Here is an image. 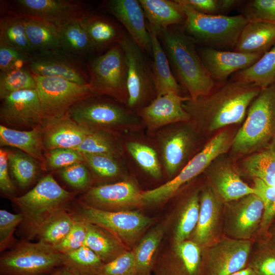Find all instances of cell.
<instances>
[{
  "mask_svg": "<svg viewBox=\"0 0 275 275\" xmlns=\"http://www.w3.org/2000/svg\"><path fill=\"white\" fill-rule=\"evenodd\" d=\"M230 275H257V274L250 267L247 266Z\"/></svg>",
  "mask_w": 275,
  "mask_h": 275,
  "instance_id": "cell-59",
  "label": "cell"
},
{
  "mask_svg": "<svg viewBox=\"0 0 275 275\" xmlns=\"http://www.w3.org/2000/svg\"><path fill=\"white\" fill-rule=\"evenodd\" d=\"M189 98L175 93L157 96L138 111L137 115L150 131L174 124L187 122L190 118L183 104Z\"/></svg>",
  "mask_w": 275,
  "mask_h": 275,
  "instance_id": "cell-21",
  "label": "cell"
},
{
  "mask_svg": "<svg viewBox=\"0 0 275 275\" xmlns=\"http://www.w3.org/2000/svg\"><path fill=\"white\" fill-rule=\"evenodd\" d=\"M33 75L41 106L43 124L64 117L75 104L94 95L89 84L80 85L58 77Z\"/></svg>",
  "mask_w": 275,
  "mask_h": 275,
  "instance_id": "cell-11",
  "label": "cell"
},
{
  "mask_svg": "<svg viewBox=\"0 0 275 275\" xmlns=\"http://www.w3.org/2000/svg\"><path fill=\"white\" fill-rule=\"evenodd\" d=\"M23 221L21 213H12L4 209L0 210V250L2 252L14 242V233Z\"/></svg>",
  "mask_w": 275,
  "mask_h": 275,
  "instance_id": "cell-51",
  "label": "cell"
},
{
  "mask_svg": "<svg viewBox=\"0 0 275 275\" xmlns=\"http://www.w3.org/2000/svg\"><path fill=\"white\" fill-rule=\"evenodd\" d=\"M77 193L62 187L51 174L42 177L30 191L11 198L23 216L22 230L29 240L51 215L69 206Z\"/></svg>",
  "mask_w": 275,
  "mask_h": 275,
  "instance_id": "cell-4",
  "label": "cell"
},
{
  "mask_svg": "<svg viewBox=\"0 0 275 275\" xmlns=\"http://www.w3.org/2000/svg\"><path fill=\"white\" fill-rule=\"evenodd\" d=\"M30 55L0 42V70L7 71L27 67Z\"/></svg>",
  "mask_w": 275,
  "mask_h": 275,
  "instance_id": "cell-54",
  "label": "cell"
},
{
  "mask_svg": "<svg viewBox=\"0 0 275 275\" xmlns=\"http://www.w3.org/2000/svg\"><path fill=\"white\" fill-rule=\"evenodd\" d=\"M82 18L70 21L59 28L61 49L79 58L96 51L86 32Z\"/></svg>",
  "mask_w": 275,
  "mask_h": 275,
  "instance_id": "cell-35",
  "label": "cell"
},
{
  "mask_svg": "<svg viewBox=\"0 0 275 275\" xmlns=\"http://www.w3.org/2000/svg\"><path fill=\"white\" fill-rule=\"evenodd\" d=\"M230 80L253 84L261 89L275 84V44L254 64L233 73Z\"/></svg>",
  "mask_w": 275,
  "mask_h": 275,
  "instance_id": "cell-33",
  "label": "cell"
},
{
  "mask_svg": "<svg viewBox=\"0 0 275 275\" xmlns=\"http://www.w3.org/2000/svg\"><path fill=\"white\" fill-rule=\"evenodd\" d=\"M91 131L77 124L68 113L61 118L43 124L44 148L46 151L56 148L77 149Z\"/></svg>",
  "mask_w": 275,
  "mask_h": 275,
  "instance_id": "cell-25",
  "label": "cell"
},
{
  "mask_svg": "<svg viewBox=\"0 0 275 275\" xmlns=\"http://www.w3.org/2000/svg\"><path fill=\"white\" fill-rule=\"evenodd\" d=\"M36 82L32 73L27 68L0 71V98L19 91L35 90Z\"/></svg>",
  "mask_w": 275,
  "mask_h": 275,
  "instance_id": "cell-43",
  "label": "cell"
},
{
  "mask_svg": "<svg viewBox=\"0 0 275 275\" xmlns=\"http://www.w3.org/2000/svg\"><path fill=\"white\" fill-rule=\"evenodd\" d=\"M79 201L109 211L131 210L145 205L142 191L133 180L129 179L91 187Z\"/></svg>",
  "mask_w": 275,
  "mask_h": 275,
  "instance_id": "cell-17",
  "label": "cell"
},
{
  "mask_svg": "<svg viewBox=\"0 0 275 275\" xmlns=\"http://www.w3.org/2000/svg\"><path fill=\"white\" fill-rule=\"evenodd\" d=\"M235 133L231 129L227 128L219 131L173 178L157 187L142 191V197L145 205L158 204L168 200L173 197L183 185L204 173L215 158L230 150Z\"/></svg>",
  "mask_w": 275,
  "mask_h": 275,
  "instance_id": "cell-6",
  "label": "cell"
},
{
  "mask_svg": "<svg viewBox=\"0 0 275 275\" xmlns=\"http://www.w3.org/2000/svg\"><path fill=\"white\" fill-rule=\"evenodd\" d=\"M224 203L207 183L200 190V211L193 240L205 248L217 239Z\"/></svg>",
  "mask_w": 275,
  "mask_h": 275,
  "instance_id": "cell-24",
  "label": "cell"
},
{
  "mask_svg": "<svg viewBox=\"0 0 275 275\" xmlns=\"http://www.w3.org/2000/svg\"><path fill=\"white\" fill-rule=\"evenodd\" d=\"M64 255L53 246L22 240L0 258L1 275H42L63 265Z\"/></svg>",
  "mask_w": 275,
  "mask_h": 275,
  "instance_id": "cell-9",
  "label": "cell"
},
{
  "mask_svg": "<svg viewBox=\"0 0 275 275\" xmlns=\"http://www.w3.org/2000/svg\"><path fill=\"white\" fill-rule=\"evenodd\" d=\"M89 82L94 95H106L127 105V65L119 43L86 65Z\"/></svg>",
  "mask_w": 275,
  "mask_h": 275,
  "instance_id": "cell-8",
  "label": "cell"
},
{
  "mask_svg": "<svg viewBox=\"0 0 275 275\" xmlns=\"http://www.w3.org/2000/svg\"><path fill=\"white\" fill-rule=\"evenodd\" d=\"M147 19V27L157 36L173 25H184L186 15L178 0H139Z\"/></svg>",
  "mask_w": 275,
  "mask_h": 275,
  "instance_id": "cell-26",
  "label": "cell"
},
{
  "mask_svg": "<svg viewBox=\"0 0 275 275\" xmlns=\"http://www.w3.org/2000/svg\"><path fill=\"white\" fill-rule=\"evenodd\" d=\"M81 154H101L119 158L122 148L116 133L104 130H92L76 149Z\"/></svg>",
  "mask_w": 275,
  "mask_h": 275,
  "instance_id": "cell-38",
  "label": "cell"
},
{
  "mask_svg": "<svg viewBox=\"0 0 275 275\" xmlns=\"http://www.w3.org/2000/svg\"><path fill=\"white\" fill-rule=\"evenodd\" d=\"M46 151V170H61L77 163L85 162L82 154L76 149L56 148Z\"/></svg>",
  "mask_w": 275,
  "mask_h": 275,
  "instance_id": "cell-48",
  "label": "cell"
},
{
  "mask_svg": "<svg viewBox=\"0 0 275 275\" xmlns=\"http://www.w3.org/2000/svg\"><path fill=\"white\" fill-rule=\"evenodd\" d=\"M9 151L0 149V188L3 194L11 196L15 187L9 175Z\"/></svg>",
  "mask_w": 275,
  "mask_h": 275,
  "instance_id": "cell-55",
  "label": "cell"
},
{
  "mask_svg": "<svg viewBox=\"0 0 275 275\" xmlns=\"http://www.w3.org/2000/svg\"><path fill=\"white\" fill-rule=\"evenodd\" d=\"M252 246L251 240L217 239L204 248L201 275H230L246 267Z\"/></svg>",
  "mask_w": 275,
  "mask_h": 275,
  "instance_id": "cell-15",
  "label": "cell"
},
{
  "mask_svg": "<svg viewBox=\"0 0 275 275\" xmlns=\"http://www.w3.org/2000/svg\"><path fill=\"white\" fill-rule=\"evenodd\" d=\"M163 230L156 227L144 236L133 250L138 275H151L156 252L163 237Z\"/></svg>",
  "mask_w": 275,
  "mask_h": 275,
  "instance_id": "cell-39",
  "label": "cell"
},
{
  "mask_svg": "<svg viewBox=\"0 0 275 275\" xmlns=\"http://www.w3.org/2000/svg\"><path fill=\"white\" fill-rule=\"evenodd\" d=\"M85 245L92 250L104 263L127 251L126 246L115 235L97 225L87 223Z\"/></svg>",
  "mask_w": 275,
  "mask_h": 275,
  "instance_id": "cell-30",
  "label": "cell"
},
{
  "mask_svg": "<svg viewBox=\"0 0 275 275\" xmlns=\"http://www.w3.org/2000/svg\"><path fill=\"white\" fill-rule=\"evenodd\" d=\"M70 211L76 220L100 226L110 232L126 247L133 245L152 220L137 211H109L95 208L79 201Z\"/></svg>",
  "mask_w": 275,
  "mask_h": 275,
  "instance_id": "cell-10",
  "label": "cell"
},
{
  "mask_svg": "<svg viewBox=\"0 0 275 275\" xmlns=\"http://www.w3.org/2000/svg\"><path fill=\"white\" fill-rule=\"evenodd\" d=\"M275 136V84L261 89L252 101L231 148L235 157L247 156L266 147Z\"/></svg>",
  "mask_w": 275,
  "mask_h": 275,
  "instance_id": "cell-3",
  "label": "cell"
},
{
  "mask_svg": "<svg viewBox=\"0 0 275 275\" xmlns=\"http://www.w3.org/2000/svg\"><path fill=\"white\" fill-rule=\"evenodd\" d=\"M261 90L253 84L230 79L215 84L207 95L189 98L183 107L198 133L208 135L242 122L250 104Z\"/></svg>",
  "mask_w": 275,
  "mask_h": 275,
  "instance_id": "cell-1",
  "label": "cell"
},
{
  "mask_svg": "<svg viewBox=\"0 0 275 275\" xmlns=\"http://www.w3.org/2000/svg\"><path fill=\"white\" fill-rule=\"evenodd\" d=\"M97 275H138L132 251H126L107 263Z\"/></svg>",
  "mask_w": 275,
  "mask_h": 275,
  "instance_id": "cell-50",
  "label": "cell"
},
{
  "mask_svg": "<svg viewBox=\"0 0 275 275\" xmlns=\"http://www.w3.org/2000/svg\"><path fill=\"white\" fill-rule=\"evenodd\" d=\"M163 49L174 71L176 80L195 99L208 94L215 82L205 68L196 41L183 29L170 27L158 35Z\"/></svg>",
  "mask_w": 275,
  "mask_h": 275,
  "instance_id": "cell-2",
  "label": "cell"
},
{
  "mask_svg": "<svg viewBox=\"0 0 275 275\" xmlns=\"http://www.w3.org/2000/svg\"><path fill=\"white\" fill-rule=\"evenodd\" d=\"M8 161L9 170L21 187L28 186L36 178L40 165L29 155L22 151H9Z\"/></svg>",
  "mask_w": 275,
  "mask_h": 275,
  "instance_id": "cell-42",
  "label": "cell"
},
{
  "mask_svg": "<svg viewBox=\"0 0 275 275\" xmlns=\"http://www.w3.org/2000/svg\"><path fill=\"white\" fill-rule=\"evenodd\" d=\"M22 18L33 53L61 49L60 31L57 26L35 18Z\"/></svg>",
  "mask_w": 275,
  "mask_h": 275,
  "instance_id": "cell-31",
  "label": "cell"
},
{
  "mask_svg": "<svg viewBox=\"0 0 275 275\" xmlns=\"http://www.w3.org/2000/svg\"><path fill=\"white\" fill-rule=\"evenodd\" d=\"M1 8L4 13L39 19L58 28L89 12L83 2L72 0L3 1Z\"/></svg>",
  "mask_w": 275,
  "mask_h": 275,
  "instance_id": "cell-13",
  "label": "cell"
},
{
  "mask_svg": "<svg viewBox=\"0 0 275 275\" xmlns=\"http://www.w3.org/2000/svg\"><path fill=\"white\" fill-rule=\"evenodd\" d=\"M63 179L77 189H89L91 177L85 162H79L61 170Z\"/></svg>",
  "mask_w": 275,
  "mask_h": 275,
  "instance_id": "cell-53",
  "label": "cell"
},
{
  "mask_svg": "<svg viewBox=\"0 0 275 275\" xmlns=\"http://www.w3.org/2000/svg\"><path fill=\"white\" fill-rule=\"evenodd\" d=\"M253 186L255 194L262 200L264 204V213L260 232L264 235L268 231L271 222L275 217V185H267L257 178H254Z\"/></svg>",
  "mask_w": 275,
  "mask_h": 275,
  "instance_id": "cell-47",
  "label": "cell"
},
{
  "mask_svg": "<svg viewBox=\"0 0 275 275\" xmlns=\"http://www.w3.org/2000/svg\"><path fill=\"white\" fill-rule=\"evenodd\" d=\"M224 207V228L229 237L250 240L259 231L264 204L257 195L251 194L225 203Z\"/></svg>",
  "mask_w": 275,
  "mask_h": 275,
  "instance_id": "cell-16",
  "label": "cell"
},
{
  "mask_svg": "<svg viewBox=\"0 0 275 275\" xmlns=\"http://www.w3.org/2000/svg\"><path fill=\"white\" fill-rule=\"evenodd\" d=\"M248 265L257 275H275V243L270 239L260 243Z\"/></svg>",
  "mask_w": 275,
  "mask_h": 275,
  "instance_id": "cell-45",
  "label": "cell"
},
{
  "mask_svg": "<svg viewBox=\"0 0 275 275\" xmlns=\"http://www.w3.org/2000/svg\"><path fill=\"white\" fill-rule=\"evenodd\" d=\"M197 11L210 15H219L222 12L219 0H183Z\"/></svg>",
  "mask_w": 275,
  "mask_h": 275,
  "instance_id": "cell-56",
  "label": "cell"
},
{
  "mask_svg": "<svg viewBox=\"0 0 275 275\" xmlns=\"http://www.w3.org/2000/svg\"><path fill=\"white\" fill-rule=\"evenodd\" d=\"M198 135L189 121L172 124L159 130L157 144L164 170L170 179L195 155Z\"/></svg>",
  "mask_w": 275,
  "mask_h": 275,
  "instance_id": "cell-12",
  "label": "cell"
},
{
  "mask_svg": "<svg viewBox=\"0 0 275 275\" xmlns=\"http://www.w3.org/2000/svg\"><path fill=\"white\" fill-rule=\"evenodd\" d=\"M198 51L215 84L227 81L233 73L250 67L263 54L222 50L206 46Z\"/></svg>",
  "mask_w": 275,
  "mask_h": 275,
  "instance_id": "cell-22",
  "label": "cell"
},
{
  "mask_svg": "<svg viewBox=\"0 0 275 275\" xmlns=\"http://www.w3.org/2000/svg\"><path fill=\"white\" fill-rule=\"evenodd\" d=\"M126 147L139 166L153 178L162 175L161 168L156 151L150 146L138 142H128Z\"/></svg>",
  "mask_w": 275,
  "mask_h": 275,
  "instance_id": "cell-44",
  "label": "cell"
},
{
  "mask_svg": "<svg viewBox=\"0 0 275 275\" xmlns=\"http://www.w3.org/2000/svg\"><path fill=\"white\" fill-rule=\"evenodd\" d=\"M75 219L70 209L61 210L48 218L37 231L38 241L54 246L60 243L72 228Z\"/></svg>",
  "mask_w": 275,
  "mask_h": 275,
  "instance_id": "cell-36",
  "label": "cell"
},
{
  "mask_svg": "<svg viewBox=\"0 0 275 275\" xmlns=\"http://www.w3.org/2000/svg\"><path fill=\"white\" fill-rule=\"evenodd\" d=\"M106 10L119 20L129 36L144 52L152 53L150 35L143 8L136 0H109Z\"/></svg>",
  "mask_w": 275,
  "mask_h": 275,
  "instance_id": "cell-23",
  "label": "cell"
},
{
  "mask_svg": "<svg viewBox=\"0 0 275 275\" xmlns=\"http://www.w3.org/2000/svg\"><path fill=\"white\" fill-rule=\"evenodd\" d=\"M153 58L152 75L157 96L175 93L180 94L181 86L174 76L166 52L157 35L149 30Z\"/></svg>",
  "mask_w": 275,
  "mask_h": 275,
  "instance_id": "cell-29",
  "label": "cell"
},
{
  "mask_svg": "<svg viewBox=\"0 0 275 275\" xmlns=\"http://www.w3.org/2000/svg\"><path fill=\"white\" fill-rule=\"evenodd\" d=\"M27 68L34 74L61 77L80 85H87L89 77L79 57L62 49L35 52L30 55Z\"/></svg>",
  "mask_w": 275,
  "mask_h": 275,
  "instance_id": "cell-18",
  "label": "cell"
},
{
  "mask_svg": "<svg viewBox=\"0 0 275 275\" xmlns=\"http://www.w3.org/2000/svg\"><path fill=\"white\" fill-rule=\"evenodd\" d=\"M64 255L63 265L79 275H97L104 264L101 259L85 245Z\"/></svg>",
  "mask_w": 275,
  "mask_h": 275,
  "instance_id": "cell-41",
  "label": "cell"
},
{
  "mask_svg": "<svg viewBox=\"0 0 275 275\" xmlns=\"http://www.w3.org/2000/svg\"><path fill=\"white\" fill-rule=\"evenodd\" d=\"M204 173L208 183L224 204L255 193L253 187L242 180L232 159L225 154L215 158Z\"/></svg>",
  "mask_w": 275,
  "mask_h": 275,
  "instance_id": "cell-20",
  "label": "cell"
},
{
  "mask_svg": "<svg viewBox=\"0 0 275 275\" xmlns=\"http://www.w3.org/2000/svg\"><path fill=\"white\" fill-rule=\"evenodd\" d=\"M175 227L176 244L186 240L195 229L200 211V190L195 189L184 199Z\"/></svg>",
  "mask_w": 275,
  "mask_h": 275,
  "instance_id": "cell-37",
  "label": "cell"
},
{
  "mask_svg": "<svg viewBox=\"0 0 275 275\" xmlns=\"http://www.w3.org/2000/svg\"><path fill=\"white\" fill-rule=\"evenodd\" d=\"M87 234V222L75 219L72 228L67 235L53 248L63 254L71 253L85 245Z\"/></svg>",
  "mask_w": 275,
  "mask_h": 275,
  "instance_id": "cell-52",
  "label": "cell"
},
{
  "mask_svg": "<svg viewBox=\"0 0 275 275\" xmlns=\"http://www.w3.org/2000/svg\"><path fill=\"white\" fill-rule=\"evenodd\" d=\"M275 44V22L251 20L241 31L233 51L264 54Z\"/></svg>",
  "mask_w": 275,
  "mask_h": 275,
  "instance_id": "cell-28",
  "label": "cell"
},
{
  "mask_svg": "<svg viewBox=\"0 0 275 275\" xmlns=\"http://www.w3.org/2000/svg\"><path fill=\"white\" fill-rule=\"evenodd\" d=\"M240 12V14L249 21L264 20L275 22V0L248 1Z\"/></svg>",
  "mask_w": 275,
  "mask_h": 275,
  "instance_id": "cell-49",
  "label": "cell"
},
{
  "mask_svg": "<svg viewBox=\"0 0 275 275\" xmlns=\"http://www.w3.org/2000/svg\"><path fill=\"white\" fill-rule=\"evenodd\" d=\"M85 163L98 176L114 179L122 174L119 158L105 155L82 154Z\"/></svg>",
  "mask_w": 275,
  "mask_h": 275,
  "instance_id": "cell-46",
  "label": "cell"
},
{
  "mask_svg": "<svg viewBox=\"0 0 275 275\" xmlns=\"http://www.w3.org/2000/svg\"><path fill=\"white\" fill-rule=\"evenodd\" d=\"M42 133V125L29 130H19L1 125L0 145L19 149L35 159L42 170H46Z\"/></svg>",
  "mask_w": 275,
  "mask_h": 275,
  "instance_id": "cell-27",
  "label": "cell"
},
{
  "mask_svg": "<svg viewBox=\"0 0 275 275\" xmlns=\"http://www.w3.org/2000/svg\"><path fill=\"white\" fill-rule=\"evenodd\" d=\"M42 275H79L75 273L68 267L62 265L52 271Z\"/></svg>",
  "mask_w": 275,
  "mask_h": 275,
  "instance_id": "cell-57",
  "label": "cell"
},
{
  "mask_svg": "<svg viewBox=\"0 0 275 275\" xmlns=\"http://www.w3.org/2000/svg\"><path fill=\"white\" fill-rule=\"evenodd\" d=\"M93 96L78 102L70 109V117L77 124L91 130L115 133L138 128L139 117L131 110L115 102L93 98Z\"/></svg>",
  "mask_w": 275,
  "mask_h": 275,
  "instance_id": "cell-7",
  "label": "cell"
},
{
  "mask_svg": "<svg viewBox=\"0 0 275 275\" xmlns=\"http://www.w3.org/2000/svg\"><path fill=\"white\" fill-rule=\"evenodd\" d=\"M178 1L186 15L183 29L196 43L219 50H233L241 31L249 22L244 16L206 14L183 0Z\"/></svg>",
  "mask_w": 275,
  "mask_h": 275,
  "instance_id": "cell-5",
  "label": "cell"
},
{
  "mask_svg": "<svg viewBox=\"0 0 275 275\" xmlns=\"http://www.w3.org/2000/svg\"><path fill=\"white\" fill-rule=\"evenodd\" d=\"M222 12H228L233 9L240 4L243 3L242 1L237 0H219Z\"/></svg>",
  "mask_w": 275,
  "mask_h": 275,
  "instance_id": "cell-58",
  "label": "cell"
},
{
  "mask_svg": "<svg viewBox=\"0 0 275 275\" xmlns=\"http://www.w3.org/2000/svg\"><path fill=\"white\" fill-rule=\"evenodd\" d=\"M1 100L0 118L3 124L31 129L43 126L42 111L36 89L15 92Z\"/></svg>",
  "mask_w": 275,
  "mask_h": 275,
  "instance_id": "cell-19",
  "label": "cell"
},
{
  "mask_svg": "<svg viewBox=\"0 0 275 275\" xmlns=\"http://www.w3.org/2000/svg\"><path fill=\"white\" fill-rule=\"evenodd\" d=\"M245 173L253 179L275 185V136L263 149L246 156L242 162Z\"/></svg>",
  "mask_w": 275,
  "mask_h": 275,
  "instance_id": "cell-32",
  "label": "cell"
},
{
  "mask_svg": "<svg viewBox=\"0 0 275 275\" xmlns=\"http://www.w3.org/2000/svg\"><path fill=\"white\" fill-rule=\"evenodd\" d=\"M82 20L96 50L118 43L124 34L115 23L99 15L89 12Z\"/></svg>",
  "mask_w": 275,
  "mask_h": 275,
  "instance_id": "cell-34",
  "label": "cell"
},
{
  "mask_svg": "<svg viewBox=\"0 0 275 275\" xmlns=\"http://www.w3.org/2000/svg\"><path fill=\"white\" fill-rule=\"evenodd\" d=\"M0 42L28 54L33 53L21 17L6 13L1 17Z\"/></svg>",
  "mask_w": 275,
  "mask_h": 275,
  "instance_id": "cell-40",
  "label": "cell"
},
{
  "mask_svg": "<svg viewBox=\"0 0 275 275\" xmlns=\"http://www.w3.org/2000/svg\"><path fill=\"white\" fill-rule=\"evenodd\" d=\"M271 238L270 240L272 242L275 243V225H274L272 230L271 232Z\"/></svg>",
  "mask_w": 275,
  "mask_h": 275,
  "instance_id": "cell-60",
  "label": "cell"
},
{
  "mask_svg": "<svg viewBox=\"0 0 275 275\" xmlns=\"http://www.w3.org/2000/svg\"><path fill=\"white\" fill-rule=\"evenodd\" d=\"M127 65V108L139 111L156 97L152 71L144 52L129 35L123 34L118 41Z\"/></svg>",
  "mask_w": 275,
  "mask_h": 275,
  "instance_id": "cell-14",
  "label": "cell"
}]
</instances>
